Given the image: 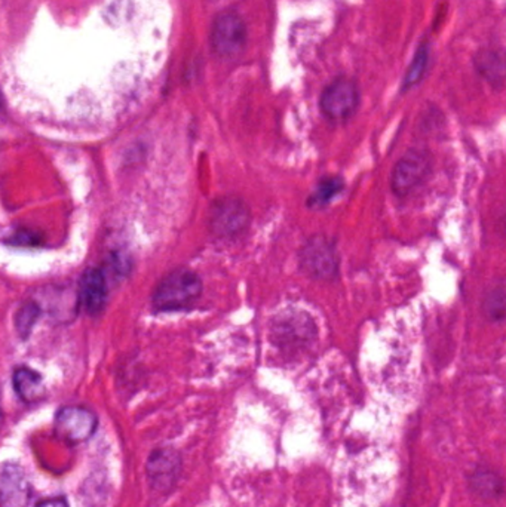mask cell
Returning a JSON list of instances; mask_svg holds the SVG:
<instances>
[{
  "label": "cell",
  "instance_id": "9",
  "mask_svg": "<svg viewBox=\"0 0 506 507\" xmlns=\"http://www.w3.org/2000/svg\"><path fill=\"white\" fill-rule=\"evenodd\" d=\"M29 497L30 484L24 470L15 463L0 466V504L4 507H24Z\"/></svg>",
  "mask_w": 506,
  "mask_h": 507
},
{
  "label": "cell",
  "instance_id": "3",
  "mask_svg": "<svg viewBox=\"0 0 506 507\" xmlns=\"http://www.w3.org/2000/svg\"><path fill=\"white\" fill-rule=\"evenodd\" d=\"M432 171V154L425 149H410L393 167L391 188L398 198H407L427 183Z\"/></svg>",
  "mask_w": 506,
  "mask_h": 507
},
{
  "label": "cell",
  "instance_id": "8",
  "mask_svg": "<svg viewBox=\"0 0 506 507\" xmlns=\"http://www.w3.org/2000/svg\"><path fill=\"white\" fill-rule=\"evenodd\" d=\"M54 429L61 441L82 444L96 432L97 417L87 408L64 407L57 412Z\"/></svg>",
  "mask_w": 506,
  "mask_h": 507
},
{
  "label": "cell",
  "instance_id": "1",
  "mask_svg": "<svg viewBox=\"0 0 506 507\" xmlns=\"http://www.w3.org/2000/svg\"><path fill=\"white\" fill-rule=\"evenodd\" d=\"M202 290L201 278L190 269L180 267L168 273L156 287L153 306L161 312L183 310L197 303Z\"/></svg>",
  "mask_w": 506,
  "mask_h": 507
},
{
  "label": "cell",
  "instance_id": "15",
  "mask_svg": "<svg viewBox=\"0 0 506 507\" xmlns=\"http://www.w3.org/2000/svg\"><path fill=\"white\" fill-rule=\"evenodd\" d=\"M505 290L494 288L485 299L484 310L492 320H502L505 318Z\"/></svg>",
  "mask_w": 506,
  "mask_h": 507
},
{
  "label": "cell",
  "instance_id": "6",
  "mask_svg": "<svg viewBox=\"0 0 506 507\" xmlns=\"http://www.w3.org/2000/svg\"><path fill=\"white\" fill-rule=\"evenodd\" d=\"M321 112L333 122L347 121L360 106V91L355 82L339 78L324 89L321 96Z\"/></svg>",
  "mask_w": 506,
  "mask_h": 507
},
{
  "label": "cell",
  "instance_id": "10",
  "mask_svg": "<svg viewBox=\"0 0 506 507\" xmlns=\"http://www.w3.org/2000/svg\"><path fill=\"white\" fill-rule=\"evenodd\" d=\"M180 472L181 458L174 449H158L149 458L147 474L158 490H170L177 483Z\"/></svg>",
  "mask_w": 506,
  "mask_h": 507
},
{
  "label": "cell",
  "instance_id": "2",
  "mask_svg": "<svg viewBox=\"0 0 506 507\" xmlns=\"http://www.w3.org/2000/svg\"><path fill=\"white\" fill-rule=\"evenodd\" d=\"M301 271L310 278L333 281L339 276L340 254L335 242L324 235H314L301 246L299 254Z\"/></svg>",
  "mask_w": 506,
  "mask_h": 507
},
{
  "label": "cell",
  "instance_id": "7",
  "mask_svg": "<svg viewBox=\"0 0 506 507\" xmlns=\"http://www.w3.org/2000/svg\"><path fill=\"white\" fill-rule=\"evenodd\" d=\"M318 333L317 325L306 312L280 315L272 324V340L280 347H303Z\"/></svg>",
  "mask_w": 506,
  "mask_h": 507
},
{
  "label": "cell",
  "instance_id": "17",
  "mask_svg": "<svg viewBox=\"0 0 506 507\" xmlns=\"http://www.w3.org/2000/svg\"><path fill=\"white\" fill-rule=\"evenodd\" d=\"M39 309L34 304H27L18 312L17 327L22 334H27L30 328L33 327L34 320L38 318Z\"/></svg>",
  "mask_w": 506,
  "mask_h": 507
},
{
  "label": "cell",
  "instance_id": "12",
  "mask_svg": "<svg viewBox=\"0 0 506 507\" xmlns=\"http://www.w3.org/2000/svg\"><path fill=\"white\" fill-rule=\"evenodd\" d=\"M14 389L25 402H36L43 395L42 377L30 368H18L14 373Z\"/></svg>",
  "mask_w": 506,
  "mask_h": 507
},
{
  "label": "cell",
  "instance_id": "4",
  "mask_svg": "<svg viewBox=\"0 0 506 507\" xmlns=\"http://www.w3.org/2000/svg\"><path fill=\"white\" fill-rule=\"evenodd\" d=\"M252 225V211L241 198L225 196L214 202L209 212V230L220 239L243 236Z\"/></svg>",
  "mask_w": 506,
  "mask_h": 507
},
{
  "label": "cell",
  "instance_id": "13",
  "mask_svg": "<svg viewBox=\"0 0 506 507\" xmlns=\"http://www.w3.org/2000/svg\"><path fill=\"white\" fill-rule=\"evenodd\" d=\"M345 189V181L342 177H324L317 183V188L312 191L308 205L310 208H324L335 199L336 196L340 195Z\"/></svg>",
  "mask_w": 506,
  "mask_h": 507
},
{
  "label": "cell",
  "instance_id": "5",
  "mask_svg": "<svg viewBox=\"0 0 506 507\" xmlns=\"http://www.w3.org/2000/svg\"><path fill=\"white\" fill-rule=\"evenodd\" d=\"M209 41L214 52L223 59H232L247 43V27L236 13H222L214 20Z\"/></svg>",
  "mask_w": 506,
  "mask_h": 507
},
{
  "label": "cell",
  "instance_id": "11",
  "mask_svg": "<svg viewBox=\"0 0 506 507\" xmlns=\"http://www.w3.org/2000/svg\"><path fill=\"white\" fill-rule=\"evenodd\" d=\"M79 299L82 308L89 315H97L105 308L107 299V285L100 271L89 269L80 279Z\"/></svg>",
  "mask_w": 506,
  "mask_h": 507
},
{
  "label": "cell",
  "instance_id": "16",
  "mask_svg": "<svg viewBox=\"0 0 506 507\" xmlns=\"http://www.w3.org/2000/svg\"><path fill=\"white\" fill-rule=\"evenodd\" d=\"M427 50L422 48V50L419 51V54L416 55V59H414L413 64H411L410 70L407 73L406 80H404V89L418 84L419 79L423 76L425 67H427Z\"/></svg>",
  "mask_w": 506,
  "mask_h": 507
},
{
  "label": "cell",
  "instance_id": "18",
  "mask_svg": "<svg viewBox=\"0 0 506 507\" xmlns=\"http://www.w3.org/2000/svg\"><path fill=\"white\" fill-rule=\"evenodd\" d=\"M34 507H69V503L64 497H54V499L42 500Z\"/></svg>",
  "mask_w": 506,
  "mask_h": 507
},
{
  "label": "cell",
  "instance_id": "14",
  "mask_svg": "<svg viewBox=\"0 0 506 507\" xmlns=\"http://www.w3.org/2000/svg\"><path fill=\"white\" fill-rule=\"evenodd\" d=\"M473 490L483 497H498L502 493V479L492 470H477L469 479Z\"/></svg>",
  "mask_w": 506,
  "mask_h": 507
}]
</instances>
